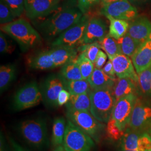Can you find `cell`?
<instances>
[{
    "label": "cell",
    "mask_w": 151,
    "mask_h": 151,
    "mask_svg": "<svg viewBox=\"0 0 151 151\" xmlns=\"http://www.w3.org/2000/svg\"><path fill=\"white\" fill-rule=\"evenodd\" d=\"M83 14L78 9L66 8L49 16L40 24V30L50 38L59 36L80 20Z\"/></svg>",
    "instance_id": "cell-1"
},
{
    "label": "cell",
    "mask_w": 151,
    "mask_h": 151,
    "mask_svg": "<svg viewBox=\"0 0 151 151\" xmlns=\"http://www.w3.org/2000/svg\"><path fill=\"white\" fill-rule=\"evenodd\" d=\"M1 30L14 39L24 48L34 47L41 41V37L37 31L23 18L1 25Z\"/></svg>",
    "instance_id": "cell-2"
},
{
    "label": "cell",
    "mask_w": 151,
    "mask_h": 151,
    "mask_svg": "<svg viewBox=\"0 0 151 151\" xmlns=\"http://www.w3.org/2000/svg\"><path fill=\"white\" fill-rule=\"evenodd\" d=\"M90 97V113L99 122L107 123L111 118L116 103L113 87L91 90Z\"/></svg>",
    "instance_id": "cell-3"
},
{
    "label": "cell",
    "mask_w": 151,
    "mask_h": 151,
    "mask_svg": "<svg viewBox=\"0 0 151 151\" xmlns=\"http://www.w3.org/2000/svg\"><path fill=\"white\" fill-rule=\"evenodd\" d=\"M19 133L30 146L37 149H42L48 143L47 123L43 118L29 119L19 124Z\"/></svg>",
    "instance_id": "cell-4"
},
{
    "label": "cell",
    "mask_w": 151,
    "mask_h": 151,
    "mask_svg": "<svg viewBox=\"0 0 151 151\" xmlns=\"http://www.w3.org/2000/svg\"><path fill=\"white\" fill-rule=\"evenodd\" d=\"M67 119L99 143L105 128L103 123L96 119L90 112L67 110Z\"/></svg>",
    "instance_id": "cell-5"
},
{
    "label": "cell",
    "mask_w": 151,
    "mask_h": 151,
    "mask_svg": "<svg viewBox=\"0 0 151 151\" xmlns=\"http://www.w3.org/2000/svg\"><path fill=\"white\" fill-rule=\"evenodd\" d=\"M62 146L66 151H91L94 140L67 119Z\"/></svg>",
    "instance_id": "cell-6"
},
{
    "label": "cell",
    "mask_w": 151,
    "mask_h": 151,
    "mask_svg": "<svg viewBox=\"0 0 151 151\" xmlns=\"http://www.w3.org/2000/svg\"><path fill=\"white\" fill-rule=\"evenodd\" d=\"M128 128L151 136V104L137 99Z\"/></svg>",
    "instance_id": "cell-7"
},
{
    "label": "cell",
    "mask_w": 151,
    "mask_h": 151,
    "mask_svg": "<svg viewBox=\"0 0 151 151\" xmlns=\"http://www.w3.org/2000/svg\"><path fill=\"white\" fill-rule=\"evenodd\" d=\"M42 98L43 95L38 84L32 81L16 92L14 100V106L18 111L33 108L40 103Z\"/></svg>",
    "instance_id": "cell-8"
},
{
    "label": "cell",
    "mask_w": 151,
    "mask_h": 151,
    "mask_svg": "<svg viewBox=\"0 0 151 151\" xmlns=\"http://www.w3.org/2000/svg\"><path fill=\"white\" fill-rule=\"evenodd\" d=\"M89 18L83 15L80 20L62 32L52 43L53 47L65 45L75 47L82 44V40L86 28Z\"/></svg>",
    "instance_id": "cell-9"
},
{
    "label": "cell",
    "mask_w": 151,
    "mask_h": 151,
    "mask_svg": "<svg viewBox=\"0 0 151 151\" xmlns=\"http://www.w3.org/2000/svg\"><path fill=\"white\" fill-rule=\"evenodd\" d=\"M137 99L135 94H130L121 98L115 104L111 118L122 131L125 132L128 127Z\"/></svg>",
    "instance_id": "cell-10"
},
{
    "label": "cell",
    "mask_w": 151,
    "mask_h": 151,
    "mask_svg": "<svg viewBox=\"0 0 151 151\" xmlns=\"http://www.w3.org/2000/svg\"><path fill=\"white\" fill-rule=\"evenodd\" d=\"M101 12L105 16H109L124 20H131L137 16V10L129 0H118L103 6Z\"/></svg>",
    "instance_id": "cell-11"
},
{
    "label": "cell",
    "mask_w": 151,
    "mask_h": 151,
    "mask_svg": "<svg viewBox=\"0 0 151 151\" xmlns=\"http://www.w3.org/2000/svg\"><path fill=\"white\" fill-rule=\"evenodd\" d=\"M151 148V136L127 128L122 137L121 149L144 151Z\"/></svg>",
    "instance_id": "cell-12"
},
{
    "label": "cell",
    "mask_w": 151,
    "mask_h": 151,
    "mask_svg": "<svg viewBox=\"0 0 151 151\" xmlns=\"http://www.w3.org/2000/svg\"><path fill=\"white\" fill-rule=\"evenodd\" d=\"M60 0H25V12L29 19L42 18L55 10Z\"/></svg>",
    "instance_id": "cell-13"
},
{
    "label": "cell",
    "mask_w": 151,
    "mask_h": 151,
    "mask_svg": "<svg viewBox=\"0 0 151 151\" xmlns=\"http://www.w3.org/2000/svg\"><path fill=\"white\" fill-rule=\"evenodd\" d=\"M107 32V27L102 19L97 17L89 19L82 45L99 42L108 34Z\"/></svg>",
    "instance_id": "cell-14"
},
{
    "label": "cell",
    "mask_w": 151,
    "mask_h": 151,
    "mask_svg": "<svg viewBox=\"0 0 151 151\" xmlns=\"http://www.w3.org/2000/svg\"><path fill=\"white\" fill-rule=\"evenodd\" d=\"M130 58L124 54H120L115 56L111 60L113 65L115 75L118 78H129L138 83V73Z\"/></svg>",
    "instance_id": "cell-15"
},
{
    "label": "cell",
    "mask_w": 151,
    "mask_h": 151,
    "mask_svg": "<svg viewBox=\"0 0 151 151\" xmlns=\"http://www.w3.org/2000/svg\"><path fill=\"white\" fill-rule=\"evenodd\" d=\"M137 73L151 65V39L142 43L131 57Z\"/></svg>",
    "instance_id": "cell-16"
},
{
    "label": "cell",
    "mask_w": 151,
    "mask_h": 151,
    "mask_svg": "<svg viewBox=\"0 0 151 151\" xmlns=\"http://www.w3.org/2000/svg\"><path fill=\"white\" fill-rule=\"evenodd\" d=\"M64 88L62 80L55 76L47 79L44 86L43 95L45 102L51 107L58 106L57 100L60 92Z\"/></svg>",
    "instance_id": "cell-17"
},
{
    "label": "cell",
    "mask_w": 151,
    "mask_h": 151,
    "mask_svg": "<svg viewBox=\"0 0 151 151\" xmlns=\"http://www.w3.org/2000/svg\"><path fill=\"white\" fill-rule=\"evenodd\" d=\"M127 33L142 43L151 38V22L146 17L139 18L130 24Z\"/></svg>",
    "instance_id": "cell-18"
},
{
    "label": "cell",
    "mask_w": 151,
    "mask_h": 151,
    "mask_svg": "<svg viewBox=\"0 0 151 151\" xmlns=\"http://www.w3.org/2000/svg\"><path fill=\"white\" fill-rule=\"evenodd\" d=\"M50 50L52 59L54 62L55 68L66 65L77 57V49L65 45L53 47Z\"/></svg>",
    "instance_id": "cell-19"
},
{
    "label": "cell",
    "mask_w": 151,
    "mask_h": 151,
    "mask_svg": "<svg viewBox=\"0 0 151 151\" xmlns=\"http://www.w3.org/2000/svg\"><path fill=\"white\" fill-rule=\"evenodd\" d=\"M28 65L35 70H48L55 68L50 50L41 51L30 56L27 60Z\"/></svg>",
    "instance_id": "cell-20"
},
{
    "label": "cell",
    "mask_w": 151,
    "mask_h": 151,
    "mask_svg": "<svg viewBox=\"0 0 151 151\" xmlns=\"http://www.w3.org/2000/svg\"><path fill=\"white\" fill-rule=\"evenodd\" d=\"M116 80L107 75L103 71V69L95 68L93 73L87 80L92 90H95L105 88H112Z\"/></svg>",
    "instance_id": "cell-21"
},
{
    "label": "cell",
    "mask_w": 151,
    "mask_h": 151,
    "mask_svg": "<svg viewBox=\"0 0 151 151\" xmlns=\"http://www.w3.org/2000/svg\"><path fill=\"white\" fill-rule=\"evenodd\" d=\"M135 83L136 82L129 78L116 79L113 87L116 102L122 97L130 94H134Z\"/></svg>",
    "instance_id": "cell-22"
},
{
    "label": "cell",
    "mask_w": 151,
    "mask_h": 151,
    "mask_svg": "<svg viewBox=\"0 0 151 151\" xmlns=\"http://www.w3.org/2000/svg\"><path fill=\"white\" fill-rule=\"evenodd\" d=\"M68 110H77L90 112L91 101L90 93L71 95L69 101L66 104Z\"/></svg>",
    "instance_id": "cell-23"
},
{
    "label": "cell",
    "mask_w": 151,
    "mask_h": 151,
    "mask_svg": "<svg viewBox=\"0 0 151 151\" xmlns=\"http://www.w3.org/2000/svg\"><path fill=\"white\" fill-rule=\"evenodd\" d=\"M110 21L108 34L116 40L123 37L128 32L129 24L126 20L106 16Z\"/></svg>",
    "instance_id": "cell-24"
},
{
    "label": "cell",
    "mask_w": 151,
    "mask_h": 151,
    "mask_svg": "<svg viewBox=\"0 0 151 151\" xmlns=\"http://www.w3.org/2000/svg\"><path fill=\"white\" fill-rule=\"evenodd\" d=\"M66 125L65 119L63 117H58L54 119L52 135V143L54 147H57L63 145Z\"/></svg>",
    "instance_id": "cell-25"
},
{
    "label": "cell",
    "mask_w": 151,
    "mask_h": 151,
    "mask_svg": "<svg viewBox=\"0 0 151 151\" xmlns=\"http://www.w3.org/2000/svg\"><path fill=\"white\" fill-rule=\"evenodd\" d=\"M99 43L100 44L101 48L103 49L107 54L109 60H112L118 54H122L117 40L108 34Z\"/></svg>",
    "instance_id": "cell-26"
},
{
    "label": "cell",
    "mask_w": 151,
    "mask_h": 151,
    "mask_svg": "<svg viewBox=\"0 0 151 151\" xmlns=\"http://www.w3.org/2000/svg\"><path fill=\"white\" fill-rule=\"evenodd\" d=\"M116 40L119 44L122 54L129 57L133 56L142 44L132 38L128 33Z\"/></svg>",
    "instance_id": "cell-27"
},
{
    "label": "cell",
    "mask_w": 151,
    "mask_h": 151,
    "mask_svg": "<svg viewBox=\"0 0 151 151\" xmlns=\"http://www.w3.org/2000/svg\"><path fill=\"white\" fill-rule=\"evenodd\" d=\"M16 76V68L14 65H3L0 67V90L4 91L11 84Z\"/></svg>",
    "instance_id": "cell-28"
},
{
    "label": "cell",
    "mask_w": 151,
    "mask_h": 151,
    "mask_svg": "<svg viewBox=\"0 0 151 151\" xmlns=\"http://www.w3.org/2000/svg\"><path fill=\"white\" fill-rule=\"evenodd\" d=\"M76 60L64 65L62 68L60 74L65 81H74L83 79L79 66Z\"/></svg>",
    "instance_id": "cell-29"
},
{
    "label": "cell",
    "mask_w": 151,
    "mask_h": 151,
    "mask_svg": "<svg viewBox=\"0 0 151 151\" xmlns=\"http://www.w3.org/2000/svg\"><path fill=\"white\" fill-rule=\"evenodd\" d=\"M65 85L67 90L71 95H78L90 93L91 88L87 80H80L74 81H65Z\"/></svg>",
    "instance_id": "cell-30"
},
{
    "label": "cell",
    "mask_w": 151,
    "mask_h": 151,
    "mask_svg": "<svg viewBox=\"0 0 151 151\" xmlns=\"http://www.w3.org/2000/svg\"><path fill=\"white\" fill-rule=\"evenodd\" d=\"M83 79L88 80L95 70V65L86 57L81 53L76 58Z\"/></svg>",
    "instance_id": "cell-31"
},
{
    "label": "cell",
    "mask_w": 151,
    "mask_h": 151,
    "mask_svg": "<svg viewBox=\"0 0 151 151\" xmlns=\"http://www.w3.org/2000/svg\"><path fill=\"white\" fill-rule=\"evenodd\" d=\"M138 84L142 92L146 95H151V65L138 73Z\"/></svg>",
    "instance_id": "cell-32"
},
{
    "label": "cell",
    "mask_w": 151,
    "mask_h": 151,
    "mask_svg": "<svg viewBox=\"0 0 151 151\" xmlns=\"http://www.w3.org/2000/svg\"><path fill=\"white\" fill-rule=\"evenodd\" d=\"M100 48V44L99 42H96L92 43L82 44L79 47L77 50L78 52L84 54L88 59L94 63Z\"/></svg>",
    "instance_id": "cell-33"
},
{
    "label": "cell",
    "mask_w": 151,
    "mask_h": 151,
    "mask_svg": "<svg viewBox=\"0 0 151 151\" xmlns=\"http://www.w3.org/2000/svg\"><path fill=\"white\" fill-rule=\"evenodd\" d=\"M106 132L109 138L114 140H118L122 138L125 132L120 129L116 124L115 121L111 118L107 123Z\"/></svg>",
    "instance_id": "cell-34"
},
{
    "label": "cell",
    "mask_w": 151,
    "mask_h": 151,
    "mask_svg": "<svg viewBox=\"0 0 151 151\" xmlns=\"http://www.w3.org/2000/svg\"><path fill=\"white\" fill-rule=\"evenodd\" d=\"M16 17L14 15L9 6L1 0L0 2V24L1 25L9 24L16 20Z\"/></svg>",
    "instance_id": "cell-35"
},
{
    "label": "cell",
    "mask_w": 151,
    "mask_h": 151,
    "mask_svg": "<svg viewBox=\"0 0 151 151\" xmlns=\"http://www.w3.org/2000/svg\"><path fill=\"white\" fill-rule=\"evenodd\" d=\"M10 9L16 17H20L25 11V0H2Z\"/></svg>",
    "instance_id": "cell-36"
},
{
    "label": "cell",
    "mask_w": 151,
    "mask_h": 151,
    "mask_svg": "<svg viewBox=\"0 0 151 151\" xmlns=\"http://www.w3.org/2000/svg\"><path fill=\"white\" fill-rule=\"evenodd\" d=\"M100 0H78L77 7L83 15H85L93 6L96 5Z\"/></svg>",
    "instance_id": "cell-37"
},
{
    "label": "cell",
    "mask_w": 151,
    "mask_h": 151,
    "mask_svg": "<svg viewBox=\"0 0 151 151\" xmlns=\"http://www.w3.org/2000/svg\"><path fill=\"white\" fill-rule=\"evenodd\" d=\"M14 50V47L6 39L2 32L0 35V52L1 53H11Z\"/></svg>",
    "instance_id": "cell-38"
},
{
    "label": "cell",
    "mask_w": 151,
    "mask_h": 151,
    "mask_svg": "<svg viewBox=\"0 0 151 151\" xmlns=\"http://www.w3.org/2000/svg\"><path fill=\"white\" fill-rule=\"evenodd\" d=\"M107 58L108 55L106 53L103 52V50H100L94 63L95 67L99 69H102V68L106 63Z\"/></svg>",
    "instance_id": "cell-39"
},
{
    "label": "cell",
    "mask_w": 151,
    "mask_h": 151,
    "mask_svg": "<svg viewBox=\"0 0 151 151\" xmlns=\"http://www.w3.org/2000/svg\"><path fill=\"white\" fill-rule=\"evenodd\" d=\"M70 95L71 94L70 92L68 90H65V88L62 90L60 92L58 97L57 103L58 106H62L65 105H66L70 99Z\"/></svg>",
    "instance_id": "cell-40"
},
{
    "label": "cell",
    "mask_w": 151,
    "mask_h": 151,
    "mask_svg": "<svg viewBox=\"0 0 151 151\" xmlns=\"http://www.w3.org/2000/svg\"><path fill=\"white\" fill-rule=\"evenodd\" d=\"M103 70L107 75L110 76L114 80H116V75L114 68L113 65L112 61L109 60L106 63L103 67Z\"/></svg>",
    "instance_id": "cell-41"
},
{
    "label": "cell",
    "mask_w": 151,
    "mask_h": 151,
    "mask_svg": "<svg viewBox=\"0 0 151 151\" xmlns=\"http://www.w3.org/2000/svg\"><path fill=\"white\" fill-rule=\"evenodd\" d=\"M9 142L12 151H28L11 138H9Z\"/></svg>",
    "instance_id": "cell-42"
},
{
    "label": "cell",
    "mask_w": 151,
    "mask_h": 151,
    "mask_svg": "<svg viewBox=\"0 0 151 151\" xmlns=\"http://www.w3.org/2000/svg\"><path fill=\"white\" fill-rule=\"evenodd\" d=\"M118 0H101V2L102 3L103 6L109 4L113 3L114 2L117 1Z\"/></svg>",
    "instance_id": "cell-43"
},
{
    "label": "cell",
    "mask_w": 151,
    "mask_h": 151,
    "mask_svg": "<svg viewBox=\"0 0 151 151\" xmlns=\"http://www.w3.org/2000/svg\"><path fill=\"white\" fill-rule=\"evenodd\" d=\"M62 146H58V147H57L54 150V151H61V148H62Z\"/></svg>",
    "instance_id": "cell-44"
},
{
    "label": "cell",
    "mask_w": 151,
    "mask_h": 151,
    "mask_svg": "<svg viewBox=\"0 0 151 151\" xmlns=\"http://www.w3.org/2000/svg\"><path fill=\"white\" fill-rule=\"evenodd\" d=\"M130 2H139V1H145V0H129Z\"/></svg>",
    "instance_id": "cell-45"
},
{
    "label": "cell",
    "mask_w": 151,
    "mask_h": 151,
    "mask_svg": "<svg viewBox=\"0 0 151 151\" xmlns=\"http://www.w3.org/2000/svg\"><path fill=\"white\" fill-rule=\"evenodd\" d=\"M120 151H139L138 150H123V149H121Z\"/></svg>",
    "instance_id": "cell-46"
},
{
    "label": "cell",
    "mask_w": 151,
    "mask_h": 151,
    "mask_svg": "<svg viewBox=\"0 0 151 151\" xmlns=\"http://www.w3.org/2000/svg\"><path fill=\"white\" fill-rule=\"evenodd\" d=\"M61 151H66L65 150V149H64V148H63V146H62V148H61Z\"/></svg>",
    "instance_id": "cell-47"
},
{
    "label": "cell",
    "mask_w": 151,
    "mask_h": 151,
    "mask_svg": "<svg viewBox=\"0 0 151 151\" xmlns=\"http://www.w3.org/2000/svg\"><path fill=\"white\" fill-rule=\"evenodd\" d=\"M144 151H151V148H150V149H148V150H146Z\"/></svg>",
    "instance_id": "cell-48"
}]
</instances>
